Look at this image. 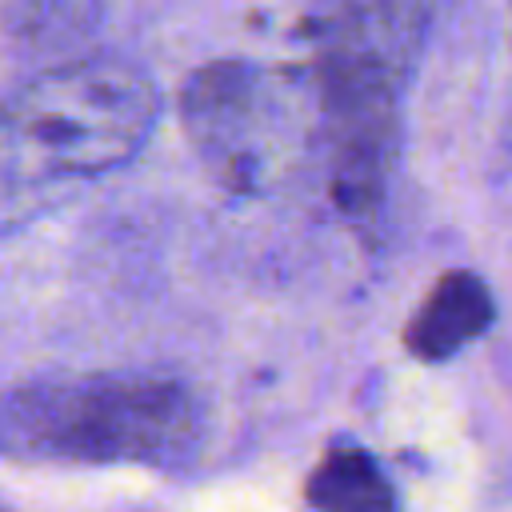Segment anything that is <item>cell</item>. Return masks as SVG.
<instances>
[{
  "label": "cell",
  "instance_id": "cell-4",
  "mask_svg": "<svg viewBox=\"0 0 512 512\" xmlns=\"http://www.w3.org/2000/svg\"><path fill=\"white\" fill-rule=\"evenodd\" d=\"M184 140L220 192L252 196L280 164L284 100L280 80L240 56L192 68L176 96Z\"/></svg>",
  "mask_w": 512,
  "mask_h": 512
},
{
  "label": "cell",
  "instance_id": "cell-1",
  "mask_svg": "<svg viewBox=\"0 0 512 512\" xmlns=\"http://www.w3.org/2000/svg\"><path fill=\"white\" fill-rule=\"evenodd\" d=\"M432 0H336L304 28L328 192L348 220H376L400 156V104L424 56Z\"/></svg>",
  "mask_w": 512,
  "mask_h": 512
},
{
  "label": "cell",
  "instance_id": "cell-8",
  "mask_svg": "<svg viewBox=\"0 0 512 512\" xmlns=\"http://www.w3.org/2000/svg\"><path fill=\"white\" fill-rule=\"evenodd\" d=\"M0 512H4V508H0Z\"/></svg>",
  "mask_w": 512,
  "mask_h": 512
},
{
  "label": "cell",
  "instance_id": "cell-7",
  "mask_svg": "<svg viewBox=\"0 0 512 512\" xmlns=\"http://www.w3.org/2000/svg\"><path fill=\"white\" fill-rule=\"evenodd\" d=\"M316 512H396V488L360 444H332L304 484Z\"/></svg>",
  "mask_w": 512,
  "mask_h": 512
},
{
  "label": "cell",
  "instance_id": "cell-3",
  "mask_svg": "<svg viewBox=\"0 0 512 512\" xmlns=\"http://www.w3.org/2000/svg\"><path fill=\"white\" fill-rule=\"evenodd\" d=\"M208 436L196 388L168 372L40 376L0 388V456L64 464H188Z\"/></svg>",
  "mask_w": 512,
  "mask_h": 512
},
{
  "label": "cell",
  "instance_id": "cell-2",
  "mask_svg": "<svg viewBox=\"0 0 512 512\" xmlns=\"http://www.w3.org/2000/svg\"><path fill=\"white\" fill-rule=\"evenodd\" d=\"M160 120L156 80L120 56L40 68L0 104V232L124 168Z\"/></svg>",
  "mask_w": 512,
  "mask_h": 512
},
{
  "label": "cell",
  "instance_id": "cell-6",
  "mask_svg": "<svg viewBox=\"0 0 512 512\" xmlns=\"http://www.w3.org/2000/svg\"><path fill=\"white\" fill-rule=\"evenodd\" d=\"M104 24V0H0V36L40 68L92 56L88 44Z\"/></svg>",
  "mask_w": 512,
  "mask_h": 512
},
{
  "label": "cell",
  "instance_id": "cell-5",
  "mask_svg": "<svg viewBox=\"0 0 512 512\" xmlns=\"http://www.w3.org/2000/svg\"><path fill=\"white\" fill-rule=\"evenodd\" d=\"M492 324H496L492 288L476 272L452 268L428 288V296L404 324V348L424 364H440L464 352L472 340H480Z\"/></svg>",
  "mask_w": 512,
  "mask_h": 512
}]
</instances>
